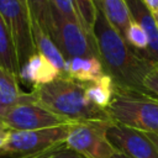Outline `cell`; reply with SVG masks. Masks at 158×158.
<instances>
[{"label": "cell", "instance_id": "cell-1", "mask_svg": "<svg viewBox=\"0 0 158 158\" xmlns=\"http://www.w3.org/2000/svg\"><path fill=\"white\" fill-rule=\"evenodd\" d=\"M93 37L105 73L112 78L114 84L147 91L143 86V78L154 63L132 49L107 21L101 10H98L96 14Z\"/></svg>", "mask_w": 158, "mask_h": 158}, {"label": "cell", "instance_id": "cell-2", "mask_svg": "<svg viewBox=\"0 0 158 158\" xmlns=\"http://www.w3.org/2000/svg\"><path fill=\"white\" fill-rule=\"evenodd\" d=\"M32 94L38 104L68 122L111 121L106 110L95 106L88 99L84 84L67 75H60L47 84L33 88Z\"/></svg>", "mask_w": 158, "mask_h": 158}, {"label": "cell", "instance_id": "cell-3", "mask_svg": "<svg viewBox=\"0 0 158 158\" xmlns=\"http://www.w3.org/2000/svg\"><path fill=\"white\" fill-rule=\"evenodd\" d=\"M106 114L115 123L158 135V98L151 93L114 84Z\"/></svg>", "mask_w": 158, "mask_h": 158}, {"label": "cell", "instance_id": "cell-4", "mask_svg": "<svg viewBox=\"0 0 158 158\" xmlns=\"http://www.w3.org/2000/svg\"><path fill=\"white\" fill-rule=\"evenodd\" d=\"M68 123L31 131L11 130L6 142L0 147V158H28L64 143Z\"/></svg>", "mask_w": 158, "mask_h": 158}, {"label": "cell", "instance_id": "cell-5", "mask_svg": "<svg viewBox=\"0 0 158 158\" xmlns=\"http://www.w3.org/2000/svg\"><path fill=\"white\" fill-rule=\"evenodd\" d=\"M48 36L53 40L65 59L74 57H99L95 40L74 20L62 15L51 5V26Z\"/></svg>", "mask_w": 158, "mask_h": 158}, {"label": "cell", "instance_id": "cell-6", "mask_svg": "<svg viewBox=\"0 0 158 158\" xmlns=\"http://www.w3.org/2000/svg\"><path fill=\"white\" fill-rule=\"evenodd\" d=\"M112 121H70L65 146L86 158H111L116 151L107 139V127Z\"/></svg>", "mask_w": 158, "mask_h": 158}, {"label": "cell", "instance_id": "cell-7", "mask_svg": "<svg viewBox=\"0 0 158 158\" xmlns=\"http://www.w3.org/2000/svg\"><path fill=\"white\" fill-rule=\"evenodd\" d=\"M0 15L10 31L20 69L36 52L28 9L20 0H0Z\"/></svg>", "mask_w": 158, "mask_h": 158}, {"label": "cell", "instance_id": "cell-8", "mask_svg": "<svg viewBox=\"0 0 158 158\" xmlns=\"http://www.w3.org/2000/svg\"><path fill=\"white\" fill-rule=\"evenodd\" d=\"M2 122L14 131H31L47 127H54L68 121L57 116L38 104L36 100L21 102L9 109Z\"/></svg>", "mask_w": 158, "mask_h": 158}, {"label": "cell", "instance_id": "cell-9", "mask_svg": "<svg viewBox=\"0 0 158 158\" xmlns=\"http://www.w3.org/2000/svg\"><path fill=\"white\" fill-rule=\"evenodd\" d=\"M106 136L114 149L128 158H158V151L146 132L111 122Z\"/></svg>", "mask_w": 158, "mask_h": 158}, {"label": "cell", "instance_id": "cell-10", "mask_svg": "<svg viewBox=\"0 0 158 158\" xmlns=\"http://www.w3.org/2000/svg\"><path fill=\"white\" fill-rule=\"evenodd\" d=\"M132 19L147 32L149 46L144 53H139L153 63H158V23L143 0H125Z\"/></svg>", "mask_w": 158, "mask_h": 158}, {"label": "cell", "instance_id": "cell-11", "mask_svg": "<svg viewBox=\"0 0 158 158\" xmlns=\"http://www.w3.org/2000/svg\"><path fill=\"white\" fill-rule=\"evenodd\" d=\"M60 72L41 53H35L21 67L19 79L32 85V89L43 84H47L58 77Z\"/></svg>", "mask_w": 158, "mask_h": 158}, {"label": "cell", "instance_id": "cell-12", "mask_svg": "<svg viewBox=\"0 0 158 158\" xmlns=\"http://www.w3.org/2000/svg\"><path fill=\"white\" fill-rule=\"evenodd\" d=\"M105 74L99 57H74L65 59L64 75L81 84L94 83Z\"/></svg>", "mask_w": 158, "mask_h": 158}, {"label": "cell", "instance_id": "cell-13", "mask_svg": "<svg viewBox=\"0 0 158 158\" xmlns=\"http://www.w3.org/2000/svg\"><path fill=\"white\" fill-rule=\"evenodd\" d=\"M36 100L32 91L25 93L20 89L19 78L0 67V101L7 107L21 102Z\"/></svg>", "mask_w": 158, "mask_h": 158}, {"label": "cell", "instance_id": "cell-14", "mask_svg": "<svg viewBox=\"0 0 158 158\" xmlns=\"http://www.w3.org/2000/svg\"><path fill=\"white\" fill-rule=\"evenodd\" d=\"M32 36L36 46V52L41 53L44 58H47L60 72V74L64 75L65 58L59 48L56 46L53 40L35 22H32Z\"/></svg>", "mask_w": 158, "mask_h": 158}, {"label": "cell", "instance_id": "cell-15", "mask_svg": "<svg viewBox=\"0 0 158 158\" xmlns=\"http://www.w3.org/2000/svg\"><path fill=\"white\" fill-rule=\"evenodd\" d=\"M100 10L115 30L123 37V33L130 25L132 16L125 0H102Z\"/></svg>", "mask_w": 158, "mask_h": 158}, {"label": "cell", "instance_id": "cell-16", "mask_svg": "<svg viewBox=\"0 0 158 158\" xmlns=\"http://www.w3.org/2000/svg\"><path fill=\"white\" fill-rule=\"evenodd\" d=\"M0 67L19 78L20 65H19L14 41L1 15H0Z\"/></svg>", "mask_w": 158, "mask_h": 158}, {"label": "cell", "instance_id": "cell-17", "mask_svg": "<svg viewBox=\"0 0 158 158\" xmlns=\"http://www.w3.org/2000/svg\"><path fill=\"white\" fill-rule=\"evenodd\" d=\"M88 99L98 107L106 110L114 94V80L109 74L102 75L99 80L84 84Z\"/></svg>", "mask_w": 158, "mask_h": 158}, {"label": "cell", "instance_id": "cell-18", "mask_svg": "<svg viewBox=\"0 0 158 158\" xmlns=\"http://www.w3.org/2000/svg\"><path fill=\"white\" fill-rule=\"evenodd\" d=\"M31 22L37 23L47 35L51 26V4L49 0H26Z\"/></svg>", "mask_w": 158, "mask_h": 158}, {"label": "cell", "instance_id": "cell-19", "mask_svg": "<svg viewBox=\"0 0 158 158\" xmlns=\"http://www.w3.org/2000/svg\"><path fill=\"white\" fill-rule=\"evenodd\" d=\"M123 40L132 49L137 51L138 53H144L149 46V40H148L147 32L133 19L131 20L130 25L127 26V28L123 33Z\"/></svg>", "mask_w": 158, "mask_h": 158}, {"label": "cell", "instance_id": "cell-20", "mask_svg": "<svg viewBox=\"0 0 158 158\" xmlns=\"http://www.w3.org/2000/svg\"><path fill=\"white\" fill-rule=\"evenodd\" d=\"M74 1L80 16L81 26L84 27L86 33L93 37V28L98 14V7L95 6L94 0H74Z\"/></svg>", "mask_w": 158, "mask_h": 158}, {"label": "cell", "instance_id": "cell-21", "mask_svg": "<svg viewBox=\"0 0 158 158\" xmlns=\"http://www.w3.org/2000/svg\"><path fill=\"white\" fill-rule=\"evenodd\" d=\"M28 158H86V157H84L79 152L69 148L68 146H65V143H62L44 153L33 156V157H28Z\"/></svg>", "mask_w": 158, "mask_h": 158}, {"label": "cell", "instance_id": "cell-22", "mask_svg": "<svg viewBox=\"0 0 158 158\" xmlns=\"http://www.w3.org/2000/svg\"><path fill=\"white\" fill-rule=\"evenodd\" d=\"M49 4L56 10H58L62 15H64L65 17L74 20V21H78L81 25L80 16H79V12H78V9H77L74 0H49Z\"/></svg>", "mask_w": 158, "mask_h": 158}, {"label": "cell", "instance_id": "cell-23", "mask_svg": "<svg viewBox=\"0 0 158 158\" xmlns=\"http://www.w3.org/2000/svg\"><path fill=\"white\" fill-rule=\"evenodd\" d=\"M143 86L147 91L158 98V63H154L143 78Z\"/></svg>", "mask_w": 158, "mask_h": 158}, {"label": "cell", "instance_id": "cell-24", "mask_svg": "<svg viewBox=\"0 0 158 158\" xmlns=\"http://www.w3.org/2000/svg\"><path fill=\"white\" fill-rule=\"evenodd\" d=\"M10 132H11V130H10L4 122H1V123H0V147L6 142V139H7L9 135H10Z\"/></svg>", "mask_w": 158, "mask_h": 158}, {"label": "cell", "instance_id": "cell-25", "mask_svg": "<svg viewBox=\"0 0 158 158\" xmlns=\"http://www.w3.org/2000/svg\"><path fill=\"white\" fill-rule=\"evenodd\" d=\"M143 2L153 15L158 12V0H143Z\"/></svg>", "mask_w": 158, "mask_h": 158}, {"label": "cell", "instance_id": "cell-26", "mask_svg": "<svg viewBox=\"0 0 158 158\" xmlns=\"http://www.w3.org/2000/svg\"><path fill=\"white\" fill-rule=\"evenodd\" d=\"M9 109H10V107H7L6 105H4V104L0 101V121H1V122H2V118L5 117V115L7 114Z\"/></svg>", "mask_w": 158, "mask_h": 158}, {"label": "cell", "instance_id": "cell-27", "mask_svg": "<svg viewBox=\"0 0 158 158\" xmlns=\"http://www.w3.org/2000/svg\"><path fill=\"white\" fill-rule=\"evenodd\" d=\"M148 136H149V138L153 141V143H154V146H156V148H157V151H158V135L157 133H147Z\"/></svg>", "mask_w": 158, "mask_h": 158}, {"label": "cell", "instance_id": "cell-28", "mask_svg": "<svg viewBox=\"0 0 158 158\" xmlns=\"http://www.w3.org/2000/svg\"><path fill=\"white\" fill-rule=\"evenodd\" d=\"M111 158H128V157L125 156V154H122V153H117V152H116Z\"/></svg>", "mask_w": 158, "mask_h": 158}, {"label": "cell", "instance_id": "cell-29", "mask_svg": "<svg viewBox=\"0 0 158 158\" xmlns=\"http://www.w3.org/2000/svg\"><path fill=\"white\" fill-rule=\"evenodd\" d=\"M101 1H102V0H94V4H95V6L98 7V10H100V7H101Z\"/></svg>", "mask_w": 158, "mask_h": 158}, {"label": "cell", "instance_id": "cell-30", "mask_svg": "<svg viewBox=\"0 0 158 158\" xmlns=\"http://www.w3.org/2000/svg\"><path fill=\"white\" fill-rule=\"evenodd\" d=\"M153 16H154V19H156V21H157V22H158V12H157V14H154V15H153Z\"/></svg>", "mask_w": 158, "mask_h": 158}, {"label": "cell", "instance_id": "cell-31", "mask_svg": "<svg viewBox=\"0 0 158 158\" xmlns=\"http://www.w3.org/2000/svg\"><path fill=\"white\" fill-rule=\"evenodd\" d=\"M20 1H21L22 4H25V5H26V0H20Z\"/></svg>", "mask_w": 158, "mask_h": 158}, {"label": "cell", "instance_id": "cell-32", "mask_svg": "<svg viewBox=\"0 0 158 158\" xmlns=\"http://www.w3.org/2000/svg\"><path fill=\"white\" fill-rule=\"evenodd\" d=\"M0 123H1V121H0Z\"/></svg>", "mask_w": 158, "mask_h": 158}, {"label": "cell", "instance_id": "cell-33", "mask_svg": "<svg viewBox=\"0 0 158 158\" xmlns=\"http://www.w3.org/2000/svg\"><path fill=\"white\" fill-rule=\"evenodd\" d=\"M157 23H158V22H157Z\"/></svg>", "mask_w": 158, "mask_h": 158}]
</instances>
